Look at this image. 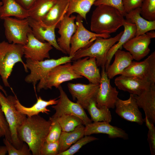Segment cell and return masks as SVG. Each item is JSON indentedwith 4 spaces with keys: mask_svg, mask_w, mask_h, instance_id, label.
Listing matches in <instances>:
<instances>
[{
    "mask_svg": "<svg viewBox=\"0 0 155 155\" xmlns=\"http://www.w3.org/2000/svg\"><path fill=\"white\" fill-rule=\"evenodd\" d=\"M52 123L38 115L27 117L17 129L20 140L28 145L32 155H40L41 147L45 141Z\"/></svg>",
    "mask_w": 155,
    "mask_h": 155,
    "instance_id": "1",
    "label": "cell"
},
{
    "mask_svg": "<svg viewBox=\"0 0 155 155\" xmlns=\"http://www.w3.org/2000/svg\"><path fill=\"white\" fill-rule=\"evenodd\" d=\"M96 7L91 17V31L99 34H110L123 26L124 16L118 9L104 5Z\"/></svg>",
    "mask_w": 155,
    "mask_h": 155,
    "instance_id": "2",
    "label": "cell"
},
{
    "mask_svg": "<svg viewBox=\"0 0 155 155\" xmlns=\"http://www.w3.org/2000/svg\"><path fill=\"white\" fill-rule=\"evenodd\" d=\"M24 55L23 45L5 40L0 42V76L5 86L11 88L8 79L16 63H21L25 71L28 72L22 59Z\"/></svg>",
    "mask_w": 155,
    "mask_h": 155,
    "instance_id": "3",
    "label": "cell"
},
{
    "mask_svg": "<svg viewBox=\"0 0 155 155\" xmlns=\"http://www.w3.org/2000/svg\"><path fill=\"white\" fill-rule=\"evenodd\" d=\"M16 97L15 95L14 96H6L0 90V103L9 126L11 144L16 148L19 149L22 147L24 143L18 137L17 129L27 117L16 108L15 102Z\"/></svg>",
    "mask_w": 155,
    "mask_h": 155,
    "instance_id": "4",
    "label": "cell"
},
{
    "mask_svg": "<svg viewBox=\"0 0 155 155\" xmlns=\"http://www.w3.org/2000/svg\"><path fill=\"white\" fill-rule=\"evenodd\" d=\"M123 31L113 37L104 38L97 37L89 46L81 49L74 55L72 60L76 61L83 57H94L98 67H105L107 55L110 48L119 40Z\"/></svg>",
    "mask_w": 155,
    "mask_h": 155,
    "instance_id": "5",
    "label": "cell"
},
{
    "mask_svg": "<svg viewBox=\"0 0 155 155\" xmlns=\"http://www.w3.org/2000/svg\"><path fill=\"white\" fill-rule=\"evenodd\" d=\"M73 56H65L57 59H49L41 61H35L26 59V65L30 71V73L26 76L25 81L32 83L35 88L38 81L42 82L48 72L55 66L60 64L71 62Z\"/></svg>",
    "mask_w": 155,
    "mask_h": 155,
    "instance_id": "6",
    "label": "cell"
},
{
    "mask_svg": "<svg viewBox=\"0 0 155 155\" xmlns=\"http://www.w3.org/2000/svg\"><path fill=\"white\" fill-rule=\"evenodd\" d=\"M83 78L73 71L71 62L66 63L58 65L51 70L43 81L38 83L37 90L39 92L43 89H51L53 87L58 88L63 82Z\"/></svg>",
    "mask_w": 155,
    "mask_h": 155,
    "instance_id": "7",
    "label": "cell"
},
{
    "mask_svg": "<svg viewBox=\"0 0 155 155\" xmlns=\"http://www.w3.org/2000/svg\"><path fill=\"white\" fill-rule=\"evenodd\" d=\"M27 18L8 17L3 19L5 34L8 42L22 45L26 44L28 34L32 32Z\"/></svg>",
    "mask_w": 155,
    "mask_h": 155,
    "instance_id": "8",
    "label": "cell"
},
{
    "mask_svg": "<svg viewBox=\"0 0 155 155\" xmlns=\"http://www.w3.org/2000/svg\"><path fill=\"white\" fill-rule=\"evenodd\" d=\"M58 88L60 96L57 103L52 106L55 112L50 117L51 119L55 120L62 115H70L80 118L83 121L85 126L92 122L84 109L79 104L73 102L69 99L61 85Z\"/></svg>",
    "mask_w": 155,
    "mask_h": 155,
    "instance_id": "9",
    "label": "cell"
},
{
    "mask_svg": "<svg viewBox=\"0 0 155 155\" xmlns=\"http://www.w3.org/2000/svg\"><path fill=\"white\" fill-rule=\"evenodd\" d=\"M83 19L79 15L76 17L77 28L71 40L69 56H73L79 50L89 46L97 37L108 38L111 37L110 34H99L88 30L84 26Z\"/></svg>",
    "mask_w": 155,
    "mask_h": 155,
    "instance_id": "10",
    "label": "cell"
},
{
    "mask_svg": "<svg viewBox=\"0 0 155 155\" xmlns=\"http://www.w3.org/2000/svg\"><path fill=\"white\" fill-rule=\"evenodd\" d=\"M121 75L145 79L152 84H155V51L143 61H132Z\"/></svg>",
    "mask_w": 155,
    "mask_h": 155,
    "instance_id": "11",
    "label": "cell"
},
{
    "mask_svg": "<svg viewBox=\"0 0 155 155\" xmlns=\"http://www.w3.org/2000/svg\"><path fill=\"white\" fill-rule=\"evenodd\" d=\"M102 67L101 78L99 87L95 97L96 106L98 108H115L118 98L119 92L116 87L111 85L105 70V67Z\"/></svg>",
    "mask_w": 155,
    "mask_h": 155,
    "instance_id": "12",
    "label": "cell"
},
{
    "mask_svg": "<svg viewBox=\"0 0 155 155\" xmlns=\"http://www.w3.org/2000/svg\"><path fill=\"white\" fill-rule=\"evenodd\" d=\"M152 31L135 36L123 45V47L131 54L133 59L140 61L150 53L149 46L151 39L155 37V32Z\"/></svg>",
    "mask_w": 155,
    "mask_h": 155,
    "instance_id": "13",
    "label": "cell"
},
{
    "mask_svg": "<svg viewBox=\"0 0 155 155\" xmlns=\"http://www.w3.org/2000/svg\"><path fill=\"white\" fill-rule=\"evenodd\" d=\"M116 113L122 118L130 122L142 125L144 122L134 95L130 94L127 99L118 98L115 104Z\"/></svg>",
    "mask_w": 155,
    "mask_h": 155,
    "instance_id": "14",
    "label": "cell"
},
{
    "mask_svg": "<svg viewBox=\"0 0 155 155\" xmlns=\"http://www.w3.org/2000/svg\"><path fill=\"white\" fill-rule=\"evenodd\" d=\"M53 46L47 42H42L36 39L32 32L28 34V40L23 45L24 54L26 59L41 61L50 59L49 51Z\"/></svg>",
    "mask_w": 155,
    "mask_h": 155,
    "instance_id": "15",
    "label": "cell"
},
{
    "mask_svg": "<svg viewBox=\"0 0 155 155\" xmlns=\"http://www.w3.org/2000/svg\"><path fill=\"white\" fill-rule=\"evenodd\" d=\"M76 18L74 16H69L66 13L56 26L60 36L57 39V42L62 52L66 54L69 55L71 40L77 29Z\"/></svg>",
    "mask_w": 155,
    "mask_h": 155,
    "instance_id": "16",
    "label": "cell"
},
{
    "mask_svg": "<svg viewBox=\"0 0 155 155\" xmlns=\"http://www.w3.org/2000/svg\"><path fill=\"white\" fill-rule=\"evenodd\" d=\"M99 84H88L68 83L67 87L73 98L84 109H86L90 100L95 98Z\"/></svg>",
    "mask_w": 155,
    "mask_h": 155,
    "instance_id": "17",
    "label": "cell"
},
{
    "mask_svg": "<svg viewBox=\"0 0 155 155\" xmlns=\"http://www.w3.org/2000/svg\"><path fill=\"white\" fill-rule=\"evenodd\" d=\"M72 67L76 73L86 78L90 83L99 84L101 73L95 57H87L78 59L72 64Z\"/></svg>",
    "mask_w": 155,
    "mask_h": 155,
    "instance_id": "18",
    "label": "cell"
},
{
    "mask_svg": "<svg viewBox=\"0 0 155 155\" xmlns=\"http://www.w3.org/2000/svg\"><path fill=\"white\" fill-rule=\"evenodd\" d=\"M27 18L32 32L36 39L42 42L46 41L56 49L62 52L55 34V29L57 24L49 26L42 21H37L29 17Z\"/></svg>",
    "mask_w": 155,
    "mask_h": 155,
    "instance_id": "19",
    "label": "cell"
},
{
    "mask_svg": "<svg viewBox=\"0 0 155 155\" xmlns=\"http://www.w3.org/2000/svg\"><path fill=\"white\" fill-rule=\"evenodd\" d=\"M114 83L119 89L134 95H139L152 84L145 79L121 75L115 79Z\"/></svg>",
    "mask_w": 155,
    "mask_h": 155,
    "instance_id": "20",
    "label": "cell"
},
{
    "mask_svg": "<svg viewBox=\"0 0 155 155\" xmlns=\"http://www.w3.org/2000/svg\"><path fill=\"white\" fill-rule=\"evenodd\" d=\"M98 133L107 134L110 138H121L125 140L129 139L128 135L125 131L111 125L108 122H93L85 125L84 135Z\"/></svg>",
    "mask_w": 155,
    "mask_h": 155,
    "instance_id": "21",
    "label": "cell"
},
{
    "mask_svg": "<svg viewBox=\"0 0 155 155\" xmlns=\"http://www.w3.org/2000/svg\"><path fill=\"white\" fill-rule=\"evenodd\" d=\"M139 108L143 110L145 116L152 123H155V85L150 87L138 95H134Z\"/></svg>",
    "mask_w": 155,
    "mask_h": 155,
    "instance_id": "22",
    "label": "cell"
},
{
    "mask_svg": "<svg viewBox=\"0 0 155 155\" xmlns=\"http://www.w3.org/2000/svg\"><path fill=\"white\" fill-rule=\"evenodd\" d=\"M115 59L113 63L110 65L105 70L109 79L115 76L121 75L123 70L131 63L133 59L129 52L119 49L115 53Z\"/></svg>",
    "mask_w": 155,
    "mask_h": 155,
    "instance_id": "23",
    "label": "cell"
},
{
    "mask_svg": "<svg viewBox=\"0 0 155 155\" xmlns=\"http://www.w3.org/2000/svg\"><path fill=\"white\" fill-rule=\"evenodd\" d=\"M57 99L56 98L46 101L39 96L37 98L36 102L34 105L28 107L21 104L17 97L15 102V106L18 111L28 117L37 115L40 113L48 114L50 111L47 107L57 104L58 102V99Z\"/></svg>",
    "mask_w": 155,
    "mask_h": 155,
    "instance_id": "24",
    "label": "cell"
},
{
    "mask_svg": "<svg viewBox=\"0 0 155 155\" xmlns=\"http://www.w3.org/2000/svg\"><path fill=\"white\" fill-rule=\"evenodd\" d=\"M126 20L134 24L136 28L135 36L155 30V21H149L142 17L140 14V8H138L126 13Z\"/></svg>",
    "mask_w": 155,
    "mask_h": 155,
    "instance_id": "25",
    "label": "cell"
},
{
    "mask_svg": "<svg viewBox=\"0 0 155 155\" xmlns=\"http://www.w3.org/2000/svg\"><path fill=\"white\" fill-rule=\"evenodd\" d=\"M123 26V32L117 43L114 44L109 49L107 55V61L105 66V70L110 64L111 61L115 52L121 49L123 45L128 40L135 36L136 28L135 25L125 19Z\"/></svg>",
    "mask_w": 155,
    "mask_h": 155,
    "instance_id": "26",
    "label": "cell"
},
{
    "mask_svg": "<svg viewBox=\"0 0 155 155\" xmlns=\"http://www.w3.org/2000/svg\"><path fill=\"white\" fill-rule=\"evenodd\" d=\"M2 5L0 7V18L14 16L23 19L29 16L27 10L21 6L16 0H1Z\"/></svg>",
    "mask_w": 155,
    "mask_h": 155,
    "instance_id": "27",
    "label": "cell"
},
{
    "mask_svg": "<svg viewBox=\"0 0 155 155\" xmlns=\"http://www.w3.org/2000/svg\"><path fill=\"white\" fill-rule=\"evenodd\" d=\"M68 0H57L42 21L49 26L57 24L66 13Z\"/></svg>",
    "mask_w": 155,
    "mask_h": 155,
    "instance_id": "28",
    "label": "cell"
},
{
    "mask_svg": "<svg viewBox=\"0 0 155 155\" xmlns=\"http://www.w3.org/2000/svg\"><path fill=\"white\" fill-rule=\"evenodd\" d=\"M85 126L81 124L73 131H62L59 140V153L67 150L71 145L84 136Z\"/></svg>",
    "mask_w": 155,
    "mask_h": 155,
    "instance_id": "29",
    "label": "cell"
},
{
    "mask_svg": "<svg viewBox=\"0 0 155 155\" xmlns=\"http://www.w3.org/2000/svg\"><path fill=\"white\" fill-rule=\"evenodd\" d=\"M57 0H36L27 10L29 17L42 21Z\"/></svg>",
    "mask_w": 155,
    "mask_h": 155,
    "instance_id": "30",
    "label": "cell"
},
{
    "mask_svg": "<svg viewBox=\"0 0 155 155\" xmlns=\"http://www.w3.org/2000/svg\"><path fill=\"white\" fill-rule=\"evenodd\" d=\"M68 5L66 14L70 16L77 13L86 20V15L97 0H68Z\"/></svg>",
    "mask_w": 155,
    "mask_h": 155,
    "instance_id": "31",
    "label": "cell"
},
{
    "mask_svg": "<svg viewBox=\"0 0 155 155\" xmlns=\"http://www.w3.org/2000/svg\"><path fill=\"white\" fill-rule=\"evenodd\" d=\"M86 109L90 116L92 121H104L109 123L111 121L112 116L109 109L105 107H97L95 98L90 100Z\"/></svg>",
    "mask_w": 155,
    "mask_h": 155,
    "instance_id": "32",
    "label": "cell"
},
{
    "mask_svg": "<svg viewBox=\"0 0 155 155\" xmlns=\"http://www.w3.org/2000/svg\"><path fill=\"white\" fill-rule=\"evenodd\" d=\"M55 120L59 123L63 131H71L78 126L81 124L84 125L83 121L80 118L74 115H62Z\"/></svg>",
    "mask_w": 155,
    "mask_h": 155,
    "instance_id": "33",
    "label": "cell"
},
{
    "mask_svg": "<svg viewBox=\"0 0 155 155\" xmlns=\"http://www.w3.org/2000/svg\"><path fill=\"white\" fill-rule=\"evenodd\" d=\"M140 8L142 17L149 21H155V0H144Z\"/></svg>",
    "mask_w": 155,
    "mask_h": 155,
    "instance_id": "34",
    "label": "cell"
},
{
    "mask_svg": "<svg viewBox=\"0 0 155 155\" xmlns=\"http://www.w3.org/2000/svg\"><path fill=\"white\" fill-rule=\"evenodd\" d=\"M98 140L97 138L94 136L84 135L71 145L67 150L60 153L58 155H73L78 152L84 145Z\"/></svg>",
    "mask_w": 155,
    "mask_h": 155,
    "instance_id": "35",
    "label": "cell"
},
{
    "mask_svg": "<svg viewBox=\"0 0 155 155\" xmlns=\"http://www.w3.org/2000/svg\"><path fill=\"white\" fill-rule=\"evenodd\" d=\"M50 128L46 138L45 142H53L59 140L62 131L61 128L57 120H52Z\"/></svg>",
    "mask_w": 155,
    "mask_h": 155,
    "instance_id": "36",
    "label": "cell"
},
{
    "mask_svg": "<svg viewBox=\"0 0 155 155\" xmlns=\"http://www.w3.org/2000/svg\"><path fill=\"white\" fill-rule=\"evenodd\" d=\"M3 143L6 147L9 155H31L29 147L24 143L22 147L19 149L16 148L12 144L5 138L3 140Z\"/></svg>",
    "mask_w": 155,
    "mask_h": 155,
    "instance_id": "37",
    "label": "cell"
},
{
    "mask_svg": "<svg viewBox=\"0 0 155 155\" xmlns=\"http://www.w3.org/2000/svg\"><path fill=\"white\" fill-rule=\"evenodd\" d=\"M144 122L146 123L148 131L147 134V140L148 143L151 155H155V127L154 124L151 122L145 116Z\"/></svg>",
    "mask_w": 155,
    "mask_h": 155,
    "instance_id": "38",
    "label": "cell"
},
{
    "mask_svg": "<svg viewBox=\"0 0 155 155\" xmlns=\"http://www.w3.org/2000/svg\"><path fill=\"white\" fill-rule=\"evenodd\" d=\"M59 153L58 141L53 142L45 141L41 148L40 155H58Z\"/></svg>",
    "mask_w": 155,
    "mask_h": 155,
    "instance_id": "39",
    "label": "cell"
},
{
    "mask_svg": "<svg viewBox=\"0 0 155 155\" xmlns=\"http://www.w3.org/2000/svg\"><path fill=\"white\" fill-rule=\"evenodd\" d=\"M122 0H97L94 5L95 6L104 5L114 7L118 9L125 16V14L122 4Z\"/></svg>",
    "mask_w": 155,
    "mask_h": 155,
    "instance_id": "40",
    "label": "cell"
},
{
    "mask_svg": "<svg viewBox=\"0 0 155 155\" xmlns=\"http://www.w3.org/2000/svg\"><path fill=\"white\" fill-rule=\"evenodd\" d=\"M0 125L2 129L5 138L11 144V133L9 126L5 118L0 103Z\"/></svg>",
    "mask_w": 155,
    "mask_h": 155,
    "instance_id": "41",
    "label": "cell"
},
{
    "mask_svg": "<svg viewBox=\"0 0 155 155\" xmlns=\"http://www.w3.org/2000/svg\"><path fill=\"white\" fill-rule=\"evenodd\" d=\"M144 0H122L123 9L125 14L132 10L140 8Z\"/></svg>",
    "mask_w": 155,
    "mask_h": 155,
    "instance_id": "42",
    "label": "cell"
},
{
    "mask_svg": "<svg viewBox=\"0 0 155 155\" xmlns=\"http://www.w3.org/2000/svg\"><path fill=\"white\" fill-rule=\"evenodd\" d=\"M36 0H16L23 7L28 10Z\"/></svg>",
    "mask_w": 155,
    "mask_h": 155,
    "instance_id": "43",
    "label": "cell"
},
{
    "mask_svg": "<svg viewBox=\"0 0 155 155\" xmlns=\"http://www.w3.org/2000/svg\"><path fill=\"white\" fill-rule=\"evenodd\" d=\"M7 152V150L5 146H0V155H6Z\"/></svg>",
    "mask_w": 155,
    "mask_h": 155,
    "instance_id": "44",
    "label": "cell"
},
{
    "mask_svg": "<svg viewBox=\"0 0 155 155\" xmlns=\"http://www.w3.org/2000/svg\"><path fill=\"white\" fill-rule=\"evenodd\" d=\"M0 90L6 96H7V94L6 91L4 89L3 87L0 84Z\"/></svg>",
    "mask_w": 155,
    "mask_h": 155,
    "instance_id": "45",
    "label": "cell"
},
{
    "mask_svg": "<svg viewBox=\"0 0 155 155\" xmlns=\"http://www.w3.org/2000/svg\"><path fill=\"white\" fill-rule=\"evenodd\" d=\"M0 135L2 136H4V134L2 129V128L0 125Z\"/></svg>",
    "mask_w": 155,
    "mask_h": 155,
    "instance_id": "46",
    "label": "cell"
},
{
    "mask_svg": "<svg viewBox=\"0 0 155 155\" xmlns=\"http://www.w3.org/2000/svg\"><path fill=\"white\" fill-rule=\"evenodd\" d=\"M2 5V3L1 1H0V7Z\"/></svg>",
    "mask_w": 155,
    "mask_h": 155,
    "instance_id": "47",
    "label": "cell"
},
{
    "mask_svg": "<svg viewBox=\"0 0 155 155\" xmlns=\"http://www.w3.org/2000/svg\"><path fill=\"white\" fill-rule=\"evenodd\" d=\"M2 136H1V135H0V138H1Z\"/></svg>",
    "mask_w": 155,
    "mask_h": 155,
    "instance_id": "48",
    "label": "cell"
}]
</instances>
